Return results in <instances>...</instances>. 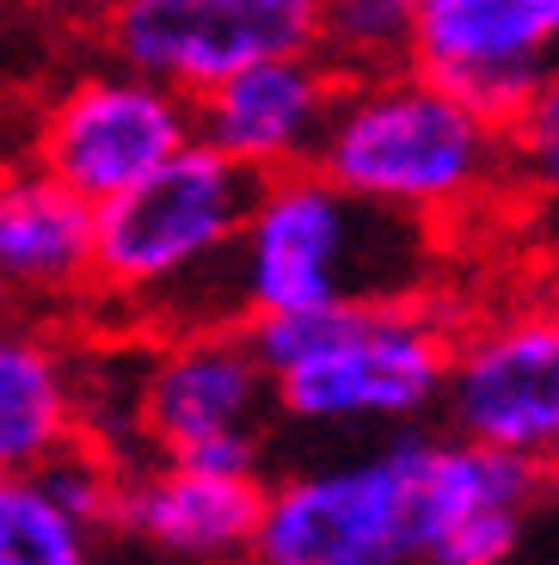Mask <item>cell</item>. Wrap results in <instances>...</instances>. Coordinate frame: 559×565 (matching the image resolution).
<instances>
[{"label": "cell", "mask_w": 559, "mask_h": 565, "mask_svg": "<svg viewBox=\"0 0 559 565\" xmlns=\"http://www.w3.org/2000/svg\"><path fill=\"white\" fill-rule=\"evenodd\" d=\"M246 553L252 565H419L412 443L393 437L265 486Z\"/></svg>", "instance_id": "5b68a950"}, {"label": "cell", "mask_w": 559, "mask_h": 565, "mask_svg": "<svg viewBox=\"0 0 559 565\" xmlns=\"http://www.w3.org/2000/svg\"><path fill=\"white\" fill-rule=\"evenodd\" d=\"M412 62L510 117L559 68V0H419Z\"/></svg>", "instance_id": "8fae6325"}, {"label": "cell", "mask_w": 559, "mask_h": 565, "mask_svg": "<svg viewBox=\"0 0 559 565\" xmlns=\"http://www.w3.org/2000/svg\"><path fill=\"white\" fill-rule=\"evenodd\" d=\"M0 296L93 301V203L25 154L0 160Z\"/></svg>", "instance_id": "4fadbf2b"}, {"label": "cell", "mask_w": 559, "mask_h": 565, "mask_svg": "<svg viewBox=\"0 0 559 565\" xmlns=\"http://www.w3.org/2000/svg\"><path fill=\"white\" fill-rule=\"evenodd\" d=\"M547 467H553V473H559V443H553V449H547Z\"/></svg>", "instance_id": "ffe728a7"}, {"label": "cell", "mask_w": 559, "mask_h": 565, "mask_svg": "<svg viewBox=\"0 0 559 565\" xmlns=\"http://www.w3.org/2000/svg\"><path fill=\"white\" fill-rule=\"evenodd\" d=\"M436 412L455 437L547 461L559 443V296L455 326Z\"/></svg>", "instance_id": "52a82bcc"}, {"label": "cell", "mask_w": 559, "mask_h": 565, "mask_svg": "<svg viewBox=\"0 0 559 565\" xmlns=\"http://www.w3.org/2000/svg\"><path fill=\"white\" fill-rule=\"evenodd\" d=\"M419 0H320V50L338 74H381L412 62Z\"/></svg>", "instance_id": "9a60e30c"}, {"label": "cell", "mask_w": 559, "mask_h": 565, "mask_svg": "<svg viewBox=\"0 0 559 565\" xmlns=\"http://www.w3.org/2000/svg\"><path fill=\"white\" fill-rule=\"evenodd\" d=\"M338 86H345V74L320 50H283V56L246 62L215 86L191 93L197 141H210L215 154L246 167L252 179L314 167Z\"/></svg>", "instance_id": "30bf717a"}, {"label": "cell", "mask_w": 559, "mask_h": 565, "mask_svg": "<svg viewBox=\"0 0 559 565\" xmlns=\"http://www.w3.org/2000/svg\"><path fill=\"white\" fill-rule=\"evenodd\" d=\"M271 418V375L240 326H179L141 351L136 437L155 455H179L210 437H265Z\"/></svg>", "instance_id": "9c48e42d"}, {"label": "cell", "mask_w": 559, "mask_h": 565, "mask_svg": "<svg viewBox=\"0 0 559 565\" xmlns=\"http://www.w3.org/2000/svg\"><path fill=\"white\" fill-rule=\"evenodd\" d=\"M252 184L210 141H184L167 167L93 203V301L160 332L222 326L215 270L246 222Z\"/></svg>", "instance_id": "277c9868"}, {"label": "cell", "mask_w": 559, "mask_h": 565, "mask_svg": "<svg viewBox=\"0 0 559 565\" xmlns=\"http://www.w3.org/2000/svg\"><path fill=\"white\" fill-rule=\"evenodd\" d=\"M81 437V356L38 320L0 313V473H31Z\"/></svg>", "instance_id": "5bb4252c"}, {"label": "cell", "mask_w": 559, "mask_h": 565, "mask_svg": "<svg viewBox=\"0 0 559 565\" xmlns=\"http://www.w3.org/2000/svg\"><path fill=\"white\" fill-rule=\"evenodd\" d=\"M314 167L350 198L436 234L517 198L504 117L424 74L419 62L350 74Z\"/></svg>", "instance_id": "6da1fadb"}, {"label": "cell", "mask_w": 559, "mask_h": 565, "mask_svg": "<svg viewBox=\"0 0 559 565\" xmlns=\"http://www.w3.org/2000/svg\"><path fill=\"white\" fill-rule=\"evenodd\" d=\"M523 510H467L424 547L419 565H504L517 553Z\"/></svg>", "instance_id": "d6986e66"}, {"label": "cell", "mask_w": 559, "mask_h": 565, "mask_svg": "<svg viewBox=\"0 0 559 565\" xmlns=\"http://www.w3.org/2000/svg\"><path fill=\"white\" fill-rule=\"evenodd\" d=\"M431 277L436 227L350 198L320 167H295L252 184L246 222L215 270V320L431 296Z\"/></svg>", "instance_id": "7a4b0ae2"}, {"label": "cell", "mask_w": 559, "mask_h": 565, "mask_svg": "<svg viewBox=\"0 0 559 565\" xmlns=\"http://www.w3.org/2000/svg\"><path fill=\"white\" fill-rule=\"evenodd\" d=\"M184 141H197L191 93L148 81L124 62H105L43 99L25 136V160L81 191L86 203H105L167 167Z\"/></svg>", "instance_id": "8992f818"}, {"label": "cell", "mask_w": 559, "mask_h": 565, "mask_svg": "<svg viewBox=\"0 0 559 565\" xmlns=\"http://www.w3.org/2000/svg\"><path fill=\"white\" fill-rule=\"evenodd\" d=\"M31 473H38V486L56 498L62 510H68L74 523H86V529L112 523V504H117V486H124V473H117L112 449H98L93 437L62 443V449L50 455L43 467H31Z\"/></svg>", "instance_id": "ac0fdd59"}, {"label": "cell", "mask_w": 559, "mask_h": 565, "mask_svg": "<svg viewBox=\"0 0 559 565\" xmlns=\"http://www.w3.org/2000/svg\"><path fill=\"white\" fill-rule=\"evenodd\" d=\"M320 0H105L112 62L203 93L246 62L314 50Z\"/></svg>", "instance_id": "ba28073f"}, {"label": "cell", "mask_w": 559, "mask_h": 565, "mask_svg": "<svg viewBox=\"0 0 559 565\" xmlns=\"http://www.w3.org/2000/svg\"><path fill=\"white\" fill-rule=\"evenodd\" d=\"M271 375L277 418L302 430H381L436 412L455 326L431 296L338 301L240 320Z\"/></svg>", "instance_id": "3957f363"}, {"label": "cell", "mask_w": 559, "mask_h": 565, "mask_svg": "<svg viewBox=\"0 0 559 565\" xmlns=\"http://www.w3.org/2000/svg\"><path fill=\"white\" fill-rule=\"evenodd\" d=\"M0 565H93V529L38 486V473H0Z\"/></svg>", "instance_id": "2e32d148"}, {"label": "cell", "mask_w": 559, "mask_h": 565, "mask_svg": "<svg viewBox=\"0 0 559 565\" xmlns=\"http://www.w3.org/2000/svg\"><path fill=\"white\" fill-rule=\"evenodd\" d=\"M547 222H553V234H559V210H553V215H547Z\"/></svg>", "instance_id": "44dd1931"}, {"label": "cell", "mask_w": 559, "mask_h": 565, "mask_svg": "<svg viewBox=\"0 0 559 565\" xmlns=\"http://www.w3.org/2000/svg\"><path fill=\"white\" fill-rule=\"evenodd\" d=\"M265 504V480L203 473L172 455L148 467H129L112 504V529H124L136 547H155L167 559H234L252 547Z\"/></svg>", "instance_id": "7c38bea8"}, {"label": "cell", "mask_w": 559, "mask_h": 565, "mask_svg": "<svg viewBox=\"0 0 559 565\" xmlns=\"http://www.w3.org/2000/svg\"><path fill=\"white\" fill-rule=\"evenodd\" d=\"M504 129H510V179H517V198L535 203L541 215H553L559 210V68L504 117Z\"/></svg>", "instance_id": "e0dca14e"}]
</instances>
